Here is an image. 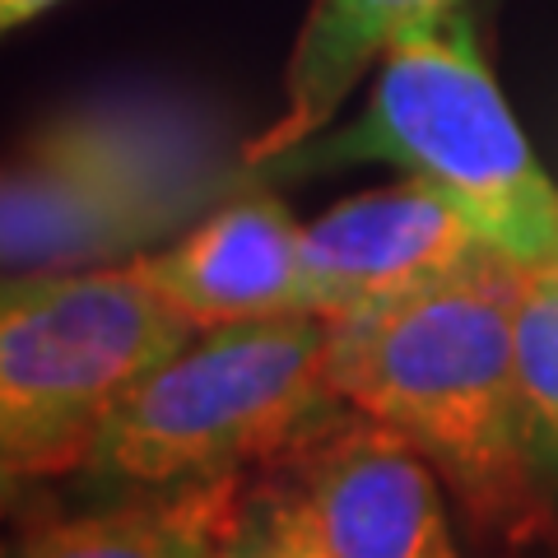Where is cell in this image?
I'll use <instances>...</instances> for the list:
<instances>
[{
  "label": "cell",
  "instance_id": "1",
  "mask_svg": "<svg viewBox=\"0 0 558 558\" xmlns=\"http://www.w3.org/2000/svg\"><path fill=\"white\" fill-rule=\"evenodd\" d=\"M521 266L484 252L442 284L330 322V391L396 428L438 470L475 545L517 554L554 531V494L517 391Z\"/></svg>",
  "mask_w": 558,
  "mask_h": 558
},
{
  "label": "cell",
  "instance_id": "2",
  "mask_svg": "<svg viewBox=\"0 0 558 558\" xmlns=\"http://www.w3.org/2000/svg\"><path fill=\"white\" fill-rule=\"evenodd\" d=\"M349 163H391L438 186L488 247L517 266L558 260V186L521 135L451 5L381 51L377 84L354 126L322 131L260 163L256 178H307Z\"/></svg>",
  "mask_w": 558,
  "mask_h": 558
},
{
  "label": "cell",
  "instance_id": "3",
  "mask_svg": "<svg viewBox=\"0 0 558 558\" xmlns=\"http://www.w3.org/2000/svg\"><path fill=\"white\" fill-rule=\"evenodd\" d=\"M330 322L312 312L215 326L135 381L75 470L84 502L252 475L340 405Z\"/></svg>",
  "mask_w": 558,
  "mask_h": 558
},
{
  "label": "cell",
  "instance_id": "4",
  "mask_svg": "<svg viewBox=\"0 0 558 558\" xmlns=\"http://www.w3.org/2000/svg\"><path fill=\"white\" fill-rule=\"evenodd\" d=\"M196 336L135 260L0 275V494L75 475L121 396Z\"/></svg>",
  "mask_w": 558,
  "mask_h": 558
},
{
  "label": "cell",
  "instance_id": "5",
  "mask_svg": "<svg viewBox=\"0 0 558 558\" xmlns=\"http://www.w3.org/2000/svg\"><path fill=\"white\" fill-rule=\"evenodd\" d=\"M442 494L396 428L340 400L247 475L238 539L266 558H461Z\"/></svg>",
  "mask_w": 558,
  "mask_h": 558
},
{
  "label": "cell",
  "instance_id": "6",
  "mask_svg": "<svg viewBox=\"0 0 558 558\" xmlns=\"http://www.w3.org/2000/svg\"><path fill=\"white\" fill-rule=\"evenodd\" d=\"M24 159L112 191L168 238L256 182L247 145L233 149L205 102L168 89L94 94L57 108L24 140Z\"/></svg>",
  "mask_w": 558,
  "mask_h": 558
},
{
  "label": "cell",
  "instance_id": "7",
  "mask_svg": "<svg viewBox=\"0 0 558 558\" xmlns=\"http://www.w3.org/2000/svg\"><path fill=\"white\" fill-rule=\"evenodd\" d=\"M484 252L494 247L438 186L405 178L363 191L303 229L307 312L326 322L368 317L442 284Z\"/></svg>",
  "mask_w": 558,
  "mask_h": 558
},
{
  "label": "cell",
  "instance_id": "8",
  "mask_svg": "<svg viewBox=\"0 0 558 558\" xmlns=\"http://www.w3.org/2000/svg\"><path fill=\"white\" fill-rule=\"evenodd\" d=\"M135 266L196 330L307 312L303 229L270 191L242 186Z\"/></svg>",
  "mask_w": 558,
  "mask_h": 558
},
{
  "label": "cell",
  "instance_id": "9",
  "mask_svg": "<svg viewBox=\"0 0 558 558\" xmlns=\"http://www.w3.org/2000/svg\"><path fill=\"white\" fill-rule=\"evenodd\" d=\"M168 233L112 191L38 159L0 163V275L117 266Z\"/></svg>",
  "mask_w": 558,
  "mask_h": 558
},
{
  "label": "cell",
  "instance_id": "10",
  "mask_svg": "<svg viewBox=\"0 0 558 558\" xmlns=\"http://www.w3.org/2000/svg\"><path fill=\"white\" fill-rule=\"evenodd\" d=\"M247 475L84 502L28 526L0 558H219L242 526Z\"/></svg>",
  "mask_w": 558,
  "mask_h": 558
},
{
  "label": "cell",
  "instance_id": "11",
  "mask_svg": "<svg viewBox=\"0 0 558 558\" xmlns=\"http://www.w3.org/2000/svg\"><path fill=\"white\" fill-rule=\"evenodd\" d=\"M457 0H317L312 20L289 61V102L270 131L247 145V168L289 154L293 145L322 135L326 121L349 98L359 75L387 51L400 33L451 10Z\"/></svg>",
  "mask_w": 558,
  "mask_h": 558
},
{
  "label": "cell",
  "instance_id": "12",
  "mask_svg": "<svg viewBox=\"0 0 558 558\" xmlns=\"http://www.w3.org/2000/svg\"><path fill=\"white\" fill-rule=\"evenodd\" d=\"M512 354L531 451L549 494L558 498V260L554 266H521Z\"/></svg>",
  "mask_w": 558,
  "mask_h": 558
},
{
  "label": "cell",
  "instance_id": "13",
  "mask_svg": "<svg viewBox=\"0 0 558 558\" xmlns=\"http://www.w3.org/2000/svg\"><path fill=\"white\" fill-rule=\"evenodd\" d=\"M51 5H61V0H0V38H5L10 28L38 20V14L51 10Z\"/></svg>",
  "mask_w": 558,
  "mask_h": 558
},
{
  "label": "cell",
  "instance_id": "14",
  "mask_svg": "<svg viewBox=\"0 0 558 558\" xmlns=\"http://www.w3.org/2000/svg\"><path fill=\"white\" fill-rule=\"evenodd\" d=\"M219 558H266V554H260V549H252V545H247V539H238V535H233V545H229V549H223Z\"/></svg>",
  "mask_w": 558,
  "mask_h": 558
}]
</instances>
